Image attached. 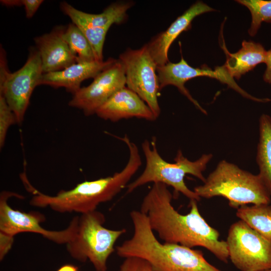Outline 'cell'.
Returning a JSON list of instances; mask_svg holds the SVG:
<instances>
[{
    "instance_id": "cell-1",
    "label": "cell",
    "mask_w": 271,
    "mask_h": 271,
    "mask_svg": "<svg viewBox=\"0 0 271 271\" xmlns=\"http://www.w3.org/2000/svg\"><path fill=\"white\" fill-rule=\"evenodd\" d=\"M172 195L167 186L153 183L143 198L140 211L145 214L150 225L164 242L190 248H206L221 261L229 258L226 241L219 239V233L210 226L199 212L197 201L190 200V210L183 215L172 204Z\"/></svg>"
},
{
    "instance_id": "cell-2",
    "label": "cell",
    "mask_w": 271,
    "mask_h": 271,
    "mask_svg": "<svg viewBox=\"0 0 271 271\" xmlns=\"http://www.w3.org/2000/svg\"><path fill=\"white\" fill-rule=\"evenodd\" d=\"M122 142L129 151V158L120 171L105 178L85 181L69 190H61L50 196L37 190L30 183L26 175L21 177L26 189L33 196L30 205L35 207H49L59 213L77 212L84 214L96 210L101 203L112 200L127 186L142 165L141 157L137 146L125 137Z\"/></svg>"
},
{
    "instance_id": "cell-3",
    "label": "cell",
    "mask_w": 271,
    "mask_h": 271,
    "mask_svg": "<svg viewBox=\"0 0 271 271\" xmlns=\"http://www.w3.org/2000/svg\"><path fill=\"white\" fill-rule=\"evenodd\" d=\"M130 217L133 233L130 238L116 247L119 256L143 259L154 271H222L208 262L200 250L160 242L147 216L141 211H131Z\"/></svg>"
},
{
    "instance_id": "cell-4",
    "label": "cell",
    "mask_w": 271,
    "mask_h": 271,
    "mask_svg": "<svg viewBox=\"0 0 271 271\" xmlns=\"http://www.w3.org/2000/svg\"><path fill=\"white\" fill-rule=\"evenodd\" d=\"M156 141V138L153 137L151 142L146 140L143 142L142 149L146 160L145 168L139 177L127 185V193H131L149 183H161L171 186L176 193H182L190 200L199 201L201 198L186 186L184 177L187 174H191L204 183L206 178L202 173L213 155L204 154L197 160L191 161L179 150L175 162L169 163L159 153Z\"/></svg>"
},
{
    "instance_id": "cell-5",
    "label": "cell",
    "mask_w": 271,
    "mask_h": 271,
    "mask_svg": "<svg viewBox=\"0 0 271 271\" xmlns=\"http://www.w3.org/2000/svg\"><path fill=\"white\" fill-rule=\"evenodd\" d=\"M194 191L200 198L224 197L230 207L237 209L248 204H269L271 202V195L258 174L225 160L220 162L204 184L195 187Z\"/></svg>"
},
{
    "instance_id": "cell-6",
    "label": "cell",
    "mask_w": 271,
    "mask_h": 271,
    "mask_svg": "<svg viewBox=\"0 0 271 271\" xmlns=\"http://www.w3.org/2000/svg\"><path fill=\"white\" fill-rule=\"evenodd\" d=\"M104 215L94 210L79 216L74 238L66 244L67 250L81 262L87 259L96 271H106L107 261L114 251L117 240L126 232L125 229L111 230L104 227Z\"/></svg>"
},
{
    "instance_id": "cell-7",
    "label": "cell",
    "mask_w": 271,
    "mask_h": 271,
    "mask_svg": "<svg viewBox=\"0 0 271 271\" xmlns=\"http://www.w3.org/2000/svg\"><path fill=\"white\" fill-rule=\"evenodd\" d=\"M12 197L22 199L18 193L3 191L0 195V235L14 239L17 234L32 232L59 244H67L75 237L78 227L79 216L74 217L68 226L62 230L54 231L45 229L40 223L46 221L42 213L37 211L25 212L12 208L8 203Z\"/></svg>"
},
{
    "instance_id": "cell-8",
    "label": "cell",
    "mask_w": 271,
    "mask_h": 271,
    "mask_svg": "<svg viewBox=\"0 0 271 271\" xmlns=\"http://www.w3.org/2000/svg\"><path fill=\"white\" fill-rule=\"evenodd\" d=\"M226 241L229 258L240 271L271 268V241L243 221L231 225Z\"/></svg>"
},
{
    "instance_id": "cell-9",
    "label": "cell",
    "mask_w": 271,
    "mask_h": 271,
    "mask_svg": "<svg viewBox=\"0 0 271 271\" xmlns=\"http://www.w3.org/2000/svg\"><path fill=\"white\" fill-rule=\"evenodd\" d=\"M118 59L124 69L126 87L139 96L157 118L161 113L158 100L160 91L158 66L147 44L138 49H127Z\"/></svg>"
},
{
    "instance_id": "cell-10",
    "label": "cell",
    "mask_w": 271,
    "mask_h": 271,
    "mask_svg": "<svg viewBox=\"0 0 271 271\" xmlns=\"http://www.w3.org/2000/svg\"><path fill=\"white\" fill-rule=\"evenodd\" d=\"M43 74L40 54L31 48L25 64L14 73L9 72L0 79V95H3L21 123L28 107L32 94L39 85Z\"/></svg>"
},
{
    "instance_id": "cell-11",
    "label": "cell",
    "mask_w": 271,
    "mask_h": 271,
    "mask_svg": "<svg viewBox=\"0 0 271 271\" xmlns=\"http://www.w3.org/2000/svg\"><path fill=\"white\" fill-rule=\"evenodd\" d=\"M157 73L160 90L167 85L175 86L197 109L205 114H207L206 111L192 96L185 86V84L187 81L197 77L206 76L216 79L227 84L228 87L234 89L243 97L257 101V98L249 94L237 85L234 78L228 74L223 65L217 66L214 70H212L205 65L201 66L200 68H194L189 65L181 56V59L178 63L168 62L164 65L158 66Z\"/></svg>"
},
{
    "instance_id": "cell-12",
    "label": "cell",
    "mask_w": 271,
    "mask_h": 271,
    "mask_svg": "<svg viewBox=\"0 0 271 271\" xmlns=\"http://www.w3.org/2000/svg\"><path fill=\"white\" fill-rule=\"evenodd\" d=\"M93 79L90 84L81 87L73 94L68 103L70 107L81 110L86 116L95 114L100 107L126 85L124 69L118 59Z\"/></svg>"
},
{
    "instance_id": "cell-13",
    "label": "cell",
    "mask_w": 271,
    "mask_h": 271,
    "mask_svg": "<svg viewBox=\"0 0 271 271\" xmlns=\"http://www.w3.org/2000/svg\"><path fill=\"white\" fill-rule=\"evenodd\" d=\"M214 11L203 2L197 1L178 17L166 31L152 38L146 44L157 66L169 62L168 55L171 44L183 32L191 28L192 22L196 17Z\"/></svg>"
},
{
    "instance_id": "cell-14",
    "label": "cell",
    "mask_w": 271,
    "mask_h": 271,
    "mask_svg": "<svg viewBox=\"0 0 271 271\" xmlns=\"http://www.w3.org/2000/svg\"><path fill=\"white\" fill-rule=\"evenodd\" d=\"M95 114L104 120L112 122L133 117L150 121L157 119L149 106L126 86L114 93Z\"/></svg>"
},
{
    "instance_id": "cell-15",
    "label": "cell",
    "mask_w": 271,
    "mask_h": 271,
    "mask_svg": "<svg viewBox=\"0 0 271 271\" xmlns=\"http://www.w3.org/2000/svg\"><path fill=\"white\" fill-rule=\"evenodd\" d=\"M64 29L58 27L51 32L34 39L43 73L60 71L77 63L64 39Z\"/></svg>"
},
{
    "instance_id": "cell-16",
    "label": "cell",
    "mask_w": 271,
    "mask_h": 271,
    "mask_svg": "<svg viewBox=\"0 0 271 271\" xmlns=\"http://www.w3.org/2000/svg\"><path fill=\"white\" fill-rule=\"evenodd\" d=\"M117 59L109 58L103 61L76 63L55 72L43 73L39 85H47L54 88L64 87L72 94L81 87L84 80L95 77L103 70L112 65Z\"/></svg>"
},
{
    "instance_id": "cell-17",
    "label": "cell",
    "mask_w": 271,
    "mask_h": 271,
    "mask_svg": "<svg viewBox=\"0 0 271 271\" xmlns=\"http://www.w3.org/2000/svg\"><path fill=\"white\" fill-rule=\"evenodd\" d=\"M133 5L131 1L113 3L101 13L97 14L82 12L65 2L60 3V8L78 27L109 29L114 24H120L126 21L127 11Z\"/></svg>"
},
{
    "instance_id": "cell-18",
    "label": "cell",
    "mask_w": 271,
    "mask_h": 271,
    "mask_svg": "<svg viewBox=\"0 0 271 271\" xmlns=\"http://www.w3.org/2000/svg\"><path fill=\"white\" fill-rule=\"evenodd\" d=\"M223 50L227 57L223 66L233 78L239 79L258 64L265 62L267 51L259 43L244 40L241 49L235 53H229L224 46Z\"/></svg>"
},
{
    "instance_id": "cell-19",
    "label": "cell",
    "mask_w": 271,
    "mask_h": 271,
    "mask_svg": "<svg viewBox=\"0 0 271 271\" xmlns=\"http://www.w3.org/2000/svg\"><path fill=\"white\" fill-rule=\"evenodd\" d=\"M256 162L260 177L271 195V117L262 114L259 119V139Z\"/></svg>"
},
{
    "instance_id": "cell-20",
    "label": "cell",
    "mask_w": 271,
    "mask_h": 271,
    "mask_svg": "<svg viewBox=\"0 0 271 271\" xmlns=\"http://www.w3.org/2000/svg\"><path fill=\"white\" fill-rule=\"evenodd\" d=\"M236 214L240 220L271 241V205H244L237 209Z\"/></svg>"
},
{
    "instance_id": "cell-21",
    "label": "cell",
    "mask_w": 271,
    "mask_h": 271,
    "mask_svg": "<svg viewBox=\"0 0 271 271\" xmlns=\"http://www.w3.org/2000/svg\"><path fill=\"white\" fill-rule=\"evenodd\" d=\"M63 35L77 63L96 61L88 39L76 25L69 24L65 28Z\"/></svg>"
},
{
    "instance_id": "cell-22",
    "label": "cell",
    "mask_w": 271,
    "mask_h": 271,
    "mask_svg": "<svg viewBox=\"0 0 271 271\" xmlns=\"http://www.w3.org/2000/svg\"><path fill=\"white\" fill-rule=\"evenodd\" d=\"M237 3L246 7L251 15V23L248 32L254 36L262 22L271 23V0H237Z\"/></svg>"
},
{
    "instance_id": "cell-23",
    "label": "cell",
    "mask_w": 271,
    "mask_h": 271,
    "mask_svg": "<svg viewBox=\"0 0 271 271\" xmlns=\"http://www.w3.org/2000/svg\"><path fill=\"white\" fill-rule=\"evenodd\" d=\"M18 123L17 117L5 97L0 95V147L3 148L9 127Z\"/></svg>"
},
{
    "instance_id": "cell-24",
    "label": "cell",
    "mask_w": 271,
    "mask_h": 271,
    "mask_svg": "<svg viewBox=\"0 0 271 271\" xmlns=\"http://www.w3.org/2000/svg\"><path fill=\"white\" fill-rule=\"evenodd\" d=\"M119 271H154L146 260L136 257L125 258Z\"/></svg>"
},
{
    "instance_id": "cell-25",
    "label": "cell",
    "mask_w": 271,
    "mask_h": 271,
    "mask_svg": "<svg viewBox=\"0 0 271 271\" xmlns=\"http://www.w3.org/2000/svg\"><path fill=\"white\" fill-rule=\"evenodd\" d=\"M22 2L25 8L26 17L28 19H31L44 1L43 0H22Z\"/></svg>"
},
{
    "instance_id": "cell-26",
    "label": "cell",
    "mask_w": 271,
    "mask_h": 271,
    "mask_svg": "<svg viewBox=\"0 0 271 271\" xmlns=\"http://www.w3.org/2000/svg\"><path fill=\"white\" fill-rule=\"evenodd\" d=\"M266 68L263 74V80L268 83H271V49L267 51L265 62Z\"/></svg>"
},
{
    "instance_id": "cell-27",
    "label": "cell",
    "mask_w": 271,
    "mask_h": 271,
    "mask_svg": "<svg viewBox=\"0 0 271 271\" xmlns=\"http://www.w3.org/2000/svg\"><path fill=\"white\" fill-rule=\"evenodd\" d=\"M1 3L7 7H20L23 5L22 0H2Z\"/></svg>"
},
{
    "instance_id": "cell-28",
    "label": "cell",
    "mask_w": 271,
    "mask_h": 271,
    "mask_svg": "<svg viewBox=\"0 0 271 271\" xmlns=\"http://www.w3.org/2000/svg\"><path fill=\"white\" fill-rule=\"evenodd\" d=\"M57 271H79L78 267L72 264H65L61 266Z\"/></svg>"
},
{
    "instance_id": "cell-29",
    "label": "cell",
    "mask_w": 271,
    "mask_h": 271,
    "mask_svg": "<svg viewBox=\"0 0 271 271\" xmlns=\"http://www.w3.org/2000/svg\"><path fill=\"white\" fill-rule=\"evenodd\" d=\"M262 271H271V268L268 269H266V270H262Z\"/></svg>"
}]
</instances>
